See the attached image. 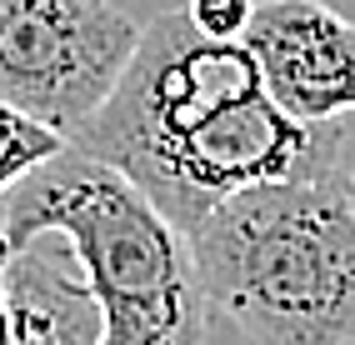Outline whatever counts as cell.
<instances>
[{"instance_id":"obj_5","label":"cell","mask_w":355,"mask_h":345,"mask_svg":"<svg viewBox=\"0 0 355 345\" xmlns=\"http://www.w3.org/2000/svg\"><path fill=\"white\" fill-rule=\"evenodd\" d=\"M241 45L295 121L355 115V20L320 0H255Z\"/></svg>"},{"instance_id":"obj_4","label":"cell","mask_w":355,"mask_h":345,"mask_svg":"<svg viewBox=\"0 0 355 345\" xmlns=\"http://www.w3.org/2000/svg\"><path fill=\"white\" fill-rule=\"evenodd\" d=\"M140 26L115 0H0V100L76 135L115 90Z\"/></svg>"},{"instance_id":"obj_1","label":"cell","mask_w":355,"mask_h":345,"mask_svg":"<svg viewBox=\"0 0 355 345\" xmlns=\"http://www.w3.org/2000/svg\"><path fill=\"white\" fill-rule=\"evenodd\" d=\"M70 141L191 230L210 205L260 180L345 175L355 115L295 121L241 40L205 35L185 10H165L140 26L115 90Z\"/></svg>"},{"instance_id":"obj_6","label":"cell","mask_w":355,"mask_h":345,"mask_svg":"<svg viewBox=\"0 0 355 345\" xmlns=\"http://www.w3.org/2000/svg\"><path fill=\"white\" fill-rule=\"evenodd\" d=\"M0 290L10 310V345H76L105 335L101 301L60 230H31L26 240H15L0 270Z\"/></svg>"},{"instance_id":"obj_8","label":"cell","mask_w":355,"mask_h":345,"mask_svg":"<svg viewBox=\"0 0 355 345\" xmlns=\"http://www.w3.org/2000/svg\"><path fill=\"white\" fill-rule=\"evenodd\" d=\"M250 10H255V0H191V6H185V15H191L205 35H220V40H241Z\"/></svg>"},{"instance_id":"obj_3","label":"cell","mask_w":355,"mask_h":345,"mask_svg":"<svg viewBox=\"0 0 355 345\" xmlns=\"http://www.w3.org/2000/svg\"><path fill=\"white\" fill-rule=\"evenodd\" d=\"M0 230L10 245L31 230H60L70 240L105 315L101 345H196L210 335L191 236L76 141L6 191Z\"/></svg>"},{"instance_id":"obj_9","label":"cell","mask_w":355,"mask_h":345,"mask_svg":"<svg viewBox=\"0 0 355 345\" xmlns=\"http://www.w3.org/2000/svg\"><path fill=\"white\" fill-rule=\"evenodd\" d=\"M0 345H10V310H6V290H0Z\"/></svg>"},{"instance_id":"obj_7","label":"cell","mask_w":355,"mask_h":345,"mask_svg":"<svg viewBox=\"0 0 355 345\" xmlns=\"http://www.w3.org/2000/svg\"><path fill=\"white\" fill-rule=\"evenodd\" d=\"M60 145H65V135L55 125L35 121V115H26L10 100H0V200H6V191L20 175L35 170L40 160H51Z\"/></svg>"},{"instance_id":"obj_10","label":"cell","mask_w":355,"mask_h":345,"mask_svg":"<svg viewBox=\"0 0 355 345\" xmlns=\"http://www.w3.org/2000/svg\"><path fill=\"white\" fill-rule=\"evenodd\" d=\"M345 191H350V200H355V155H350V170H345Z\"/></svg>"},{"instance_id":"obj_2","label":"cell","mask_w":355,"mask_h":345,"mask_svg":"<svg viewBox=\"0 0 355 345\" xmlns=\"http://www.w3.org/2000/svg\"><path fill=\"white\" fill-rule=\"evenodd\" d=\"M216 315L266 345L355 340V200L345 175H280L225 195L185 230Z\"/></svg>"}]
</instances>
